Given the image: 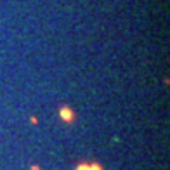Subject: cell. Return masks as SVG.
<instances>
[{
  "instance_id": "cell-2",
  "label": "cell",
  "mask_w": 170,
  "mask_h": 170,
  "mask_svg": "<svg viewBox=\"0 0 170 170\" xmlns=\"http://www.w3.org/2000/svg\"><path fill=\"white\" fill-rule=\"evenodd\" d=\"M63 118H66V120L68 121H70V120H71V113H70V109H63Z\"/></svg>"
},
{
  "instance_id": "cell-1",
  "label": "cell",
  "mask_w": 170,
  "mask_h": 170,
  "mask_svg": "<svg viewBox=\"0 0 170 170\" xmlns=\"http://www.w3.org/2000/svg\"><path fill=\"white\" fill-rule=\"evenodd\" d=\"M76 170H103L97 163H82L76 167Z\"/></svg>"
}]
</instances>
